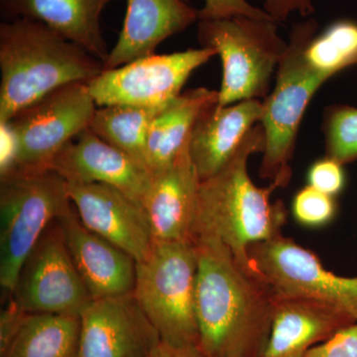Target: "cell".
Here are the masks:
<instances>
[{"label": "cell", "mask_w": 357, "mask_h": 357, "mask_svg": "<svg viewBox=\"0 0 357 357\" xmlns=\"http://www.w3.org/2000/svg\"><path fill=\"white\" fill-rule=\"evenodd\" d=\"M237 15L272 20L264 9L253 6L248 0H204L203 8L199 9V20H220Z\"/></svg>", "instance_id": "28"}, {"label": "cell", "mask_w": 357, "mask_h": 357, "mask_svg": "<svg viewBox=\"0 0 357 357\" xmlns=\"http://www.w3.org/2000/svg\"><path fill=\"white\" fill-rule=\"evenodd\" d=\"M305 357H357V323L342 328L321 344L314 345Z\"/></svg>", "instance_id": "29"}, {"label": "cell", "mask_w": 357, "mask_h": 357, "mask_svg": "<svg viewBox=\"0 0 357 357\" xmlns=\"http://www.w3.org/2000/svg\"><path fill=\"white\" fill-rule=\"evenodd\" d=\"M264 11L276 23L284 22L293 13L307 17L316 11L312 0H264Z\"/></svg>", "instance_id": "30"}, {"label": "cell", "mask_w": 357, "mask_h": 357, "mask_svg": "<svg viewBox=\"0 0 357 357\" xmlns=\"http://www.w3.org/2000/svg\"><path fill=\"white\" fill-rule=\"evenodd\" d=\"M263 100L206 105L192 126L189 149L201 181L213 177L234 158L249 132L261 121Z\"/></svg>", "instance_id": "16"}, {"label": "cell", "mask_w": 357, "mask_h": 357, "mask_svg": "<svg viewBox=\"0 0 357 357\" xmlns=\"http://www.w3.org/2000/svg\"><path fill=\"white\" fill-rule=\"evenodd\" d=\"M249 258L275 296L326 303L357 321V277L333 273L314 252L283 234L251 246Z\"/></svg>", "instance_id": "9"}, {"label": "cell", "mask_w": 357, "mask_h": 357, "mask_svg": "<svg viewBox=\"0 0 357 357\" xmlns=\"http://www.w3.org/2000/svg\"><path fill=\"white\" fill-rule=\"evenodd\" d=\"M0 177H3L15 170L17 166V144L13 130L6 122L0 123Z\"/></svg>", "instance_id": "32"}, {"label": "cell", "mask_w": 357, "mask_h": 357, "mask_svg": "<svg viewBox=\"0 0 357 357\" xmlns=\"http://www.w3.org/2000/svg\"><path fill=\"white\" fill-rule=\"evenodd\" d=\"M57 220L70 257L93 300L134 292L137 261L132 256L86 229L70 201Z\"/></svg>", "instance_id": "15"}, {"label": "cell", "mask_w": 357, "mask_h": 357, "mask_svg": "<svg viewBox=\"0 0 357 357\" xmlns=\"http://www.w3.org/2000/svg\"><path fill=\"white\" fill-rule=\"evenodd\" d=\"M326 156L342 165L357 159V109L333 105L324 115Z\"/></svg>", "instance_id": "25"}, {"label": "cell", "mask_w": 357, "mask_h": 357, "mask_svg": "<svg viewBox=\"0 0 357 357\" xmlns=\"http://www.w3.org/2000/svg\"><path fill=\"white\" fill-rule=\"evenodd\" d=\"M218 100V91L189 89L157 115L148 131L147 168L151 175L172 165L188 146L192 126L202 110Z\"/></svg>", "instance_id": "21"}, {"label": "cell", "mask_w": 357, "mask_h": 357, "mask_svg": "<svg viewBox=\"0 0 357 357\" xmlns=\"http://www.w3.org/2000/svg\"><path fill=\"white\" fill-rule=\"evenodd\" d=\"M150 357H206L199 345H174L161 342Z\"/></svg>", "instance_id": "33"}, {"label": "cell", "mask_w": 357, "mask_h": 357, "mask_svg": "<svg viewBox=\"0 0 357 357\" xmlns=\"http://www.w3.org/2000/svg\"><path fill=\"white\" fill-rule=\"evenodd\" d=\"M68 196L82 223L139 262L153 248L149 218L142 206L109 185L67 183Z\"/></svg>", "instance_id": "13"}, {"label": "cell", "mask_w": 357, "mask_h": 357, "mask_svg": "<svg viewBox=\"0 0 357 357\" xmlns=\"http://www.w3.org/2000/svg\"><path fill=\"white\" fill-rule=\"evenodd\" d=\"M196 318L206 357H261L274 294L213 237H197Z\"/></svg>", "instance_id": "1"}, {"label": "cell", "mask_w": 357, "mask_h": 357, "mask_svg": "<svg viewBox=\"0 0 357 357\" xmlns=\"http://www.w3.org/2000/svg\"><path fill=\"white\" fill-rule=\"evenodd\" d=\"M81 317L27 314L0 357H77Z\"/></svg>", "instance_id": "22"}, {"label": "cell", "mask_w": 357, "mask_h": 357, "mask_svg": "<svg viewBox=\"0 0 357 357\" xmlns=\"http://www.w3.org/2000/svg\"><path fill=\"white\" fill-rule=\"evenodd\" d=\"M357 323L347 312L318 301L274 295L273 312L261 357H305L347 326Z\"/></svg>", "instance_id": "18"}, {"label": "cell", "mask_w": 357, "mask_h": 357, "mask_svg": "<svg viewBox=\"0 0 357 357\" xmlns=\"http://www.w3.org/2000/svg\"><path fill=\"white\" fill-rule=\"evenodd\" d=\"M67 182L53 170L0 177V287L10 297L20 268L69 203Z\"/></svg>", "instance_id": "7"}, {"label": "cell", "mask_w": 357, "mask_h": 357, "mask_svg": "<svg viewBox=\"0 0 357 357\" xmlns=\"http://www.w3.org/2000/svg\"><path fill=\"white\" fill-rule=\"evenodd\" d=\"M50 170L73 184L100 183L121 190L143 204L153 176L137 161L88 128L54 158Z\"/></svg>", "instance_id": "14"}, {"label": "cell", "mask_w": 357, "mask_h": 357, "mask_svg": "<svg viewBox=\"0 0 357 357\" xmlns=\"http://www.w3.org/2000/svg\"><path fill=\"white\" fill-rule=\"evenodd\" d=\"M198 40L204 48L215 49L222 59L218 91L222 107L265 100L288 46L274 20L245 15L199 20Z\"/></svg>", "instance_id": "5"}, {"label": "cell", "mask_w": 357, "mask_h": 357, "mask_svg": "<svg viewBox=\"0 0 357 357\" xmlns=\"http://www.w3.org/2000/svg\"><path fill=\"white\" fill-rule=\"evenodd\" d=\"M198 261L194 241H155L137 262L133 295L162 342L199 344L196 318Z\"/></svg>", "instance_id": "6"}, {"label": "cell", "mask_w": 357, "mask_h": 357, "mask_svg": "<svg viewBox=\"0 0 357 357\" xmlns=\"http://www.w3.org/2000/svg\"><path fill=\"white\" fill-rule=\"evenodd\" d=\"M190 143V142H189ZM201 178L189 144L178 159L154 174L142 206L155 241H192Z\"/></svg>", "instance_id": "17"}, {"label": "cell", "mask_w": 357, "mask_h": 357, "mask_svg": "<svg viewBox=\"0 0 357 357\" xmlns=\"http://www.w3.org/2000/svg\"><path fill=\"white\" fill-rule=\"evenodd\" d=\"M79 317L77 357H150L162 342L133 293L93 300Z\"/></svg>", "instance_id": "12"}, {"label": "cell", "mask_w": 357, "mask_h": 357, "mask_svg": "<svg viewBox=\"0 0 357 357\" xmlns=\"http://www.w3.org/2000/svg\"><path fill=\"white\" fill-rule=\"evenodd\" d=\"M344 166L330 157L317 160L307 170V185L337 198L347 184Z\"/></svg>", "instance_id": "27"}, {"label": "cell", "mask_w": 357, "mask_h": 357, "mask_svg": "<svg viewBox=\"0 0 357 357\" xmlns=\"http://www.w3.org/2000/svg\"><path fill=\"white\" fill-rule=\"evenodd\" d=\"M218 55L215 49H189L147 56L105 70L88 83L98 107L134 105L163 107L178 96L192 73Z\"/></svg>", "instance_id": "10"}, {"label": "cell", "mask_w": 357, "mask_h": 357, "mask_svg": "<svg viewBox=\"0 0 357 357\" xmlns=\"http://www.w3.org/2000/svg\"><path fill=\"white\" fill-rule=\"evenodd\" d=\"M264 148V129L258 123L229 163L201 181L192 234V241L197 237L218 239L239 264L253 273L249 248L281 236L287 222L284 204L270 201L278 185L270 183L266 188L258 187L248 174L249 157Z\"/></svg>", "instance_id": "2"}, {"label": "cell", "mask_w": 357, "mask_h": 357, "mask_svg": "<svg viewBox=\"0 0 357 357\" xmlns=\"http://www.w3.org/2000/svg\"><path fill=\"white\" fill-rule=\"evenodd\" d=\"M96 107L88 83L81 82L54 89L14 115L6 123L17 144L15 170H50L59 152L89 128Z\"/></svg>", "instance_id": "8"}, {"label": "cell", "mask_w": 357, "mask_h": 357, "mask_svg": "<svg viewBox=\"0 0 357 357\" xmlns=\"http://www.w3.org/2000/svg\"><path fill=\"white\" fill-rule=\"evenodd\" d=\"M105 65L79 45L38 21L0 24V123L54 89L89 83Z\"/></svg>", "instance_id": "3"}, {"label": "cell", "mask_w": 357, "mask_h": 357, "mask_svg": "<svg viewBox=\"0 0 357 357\" xmlns=\"http://www.w3.org/2000/svg\"><path fill=\"white\" fill-rule=\"evenodd\" d=\"M305 56L312 69L326 79L357 65V21L331 23L309 42Z\"/></svg>", "instance_id": "24"}, {"label": "cell", "mask_w": 357, "mask_h": 357, "mask_svg": "<svg viewBox=\"0 0 357 357\" xmlns=\"http://www.w3.org/2000/svg\"><path fill=\"white\" fill-rule=\"evenodd\" d=\"M114 0H0L4 21H38L74 42L105 65L109 57L100 28L105 7Z\"/></svg>", "instance_id": "20"}, {"label": "cell", "mask_w": 357, "mask_h": 357, "mask_svg": "<svg viewBox=\"0 0 357 357\" xmlns=\"http://www.w3.org/2000/svg\"><path fill=\"white\" fill-rule=\"evenodd\" d=\"M0 316V354L6 351L28 312L21 310L13 298H6Z\"/></svg>", "instance_id": "31"}, {"label": "cell", "mask_w": 357, "mask_h": 357, "mask_svg": "<svg viewBox=\"0 0 357 357\" xmlns=\"http://www.w3.org/2000/svg\"><path fill=\"white\" fill-rule=\"evenodd\" d=\"M167 107H102L100 109H96L89 128L98 137L129 155L148 170V131L157 115L163 112Z\"/></svg>", "instance_id": "23"}, {"label": "cell", "mask_w": 357, "mask_h": 357, "mask_svg": "<svg viewBox=\"0 0 357 357\" xmlns=\"http://www.w3.org/2000/svg\"><path fill=\"white\" fill-rule=\"evenodd\" d=\"M314 18L296 23L290 33L287 50L276 72L273 91L263 100L261 124L265 148L260 177L286 187L292 177L291 160L298 132L310 102L328 79L307 64L305 50L318 33Z\"/></svg>", "instance_id": "4"}, {"label": "cell", "mask_w": 357, "mask_h": 357, "mask_svg": "<svg viewBox=\"0 0 357 357\" xmlns=\"http://www.w3.org/2000/svg\"><path fill=\"white\" fill-rule=\"evenodd\" d=\"M10 297L28 314L76 316L93 301L70 257L57 218L26 258Z\"/></svg>", "instance_id": "11"}, {"label": "cell", "mask_w": 357, "mask_h": 357, "mask_svg": "<svg viewBox=\"0 0 357 357\" xmlns=\"http://www.w3.org/2000/svg\"><path fill=\"white\" fill-rule=\"evenodd\" d=\"M294 220L310 229H319L330 225L337 213L335 197L307 185L299 190L292 201Z\"/></svg>", "instance_id": "26"}, {"label": "cell", "mask_w": 357, "mask_h": 357, "mask_svg": "<svg viewBox=\"0 0 357 357\" xmlns=\"http://www.w3.org/2000/svg\"><path fill=\"white\" fill-rule=\"evenodd\" d=\"M199 20V10L185 0H128L123 27L109 51L105 70L153 55L162 42Z\"/></svg>", "instance_id": "19"}]
</instances>
